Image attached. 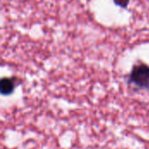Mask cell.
<instances>
[{
    "mask_svg": "<svg viewBox=\"0 0 149 149\" xmlns=\"http://www.w3.org/2000/svg\"><path fill=\"white\" fill-rule=\"evenodd\" d=\"M1 93L3 95H9L14 91V82L11 79L9 78H3L1 79Z\"/></svg>",
    "mask_w": 149,
    "mask_h": 149,
    "instance_id": "2",
    "label": "cell"
},
{
    "mask_svg": "<svg viewBox=\"0 0 149 149\" xmlns=\"http://www.w3.org/2000/svg\"><path fill=\"white\" fill-rule=\"evenodd\" d=\"M129 80L134 86L149 89V66L144 64H139L134 66L130 76Z\"/></svg>",
    "mask_w": 149,
    "mask_h": 149,
    "instance_id": "1",
    "label": "cell"
},
{
    "mask_svg": "<svg viewBox=\"0 0 149 149\" xmlns=\"http://www.w3.org/2000/svg\"><path fill=\"white\" fill-rule=\"evenodd\" d=\"M114 3L120 7L126 8L129 3V0H114Z\"/></svg>",
    "mask_w": 149,
    "mask_h": 149,
    "instance_id": "3",
    "label": "cell"
}]
</instances>
